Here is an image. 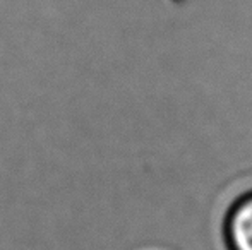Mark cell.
Segmentation results:
<instances>
[{
    "mask_svg": "<svg viewBox=\"0 0 252 250\" xmlns=\"http://www.w3.org/2000/svg\"><path fill=\"white\" fill-rule=\"evenodd\" d=\"M221 238L226 250H252V189L228 204L221 220Z\"/></svg>",
    "mask_w": 252,
    "mask_h": 250,
    "instance_id": "obj_1",
    "label": "cell"
}]
</instances>
